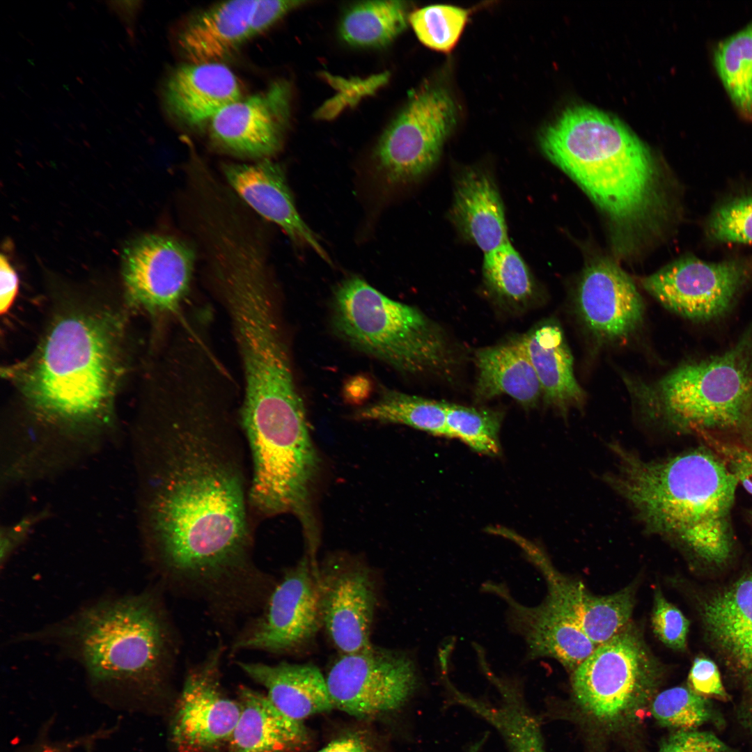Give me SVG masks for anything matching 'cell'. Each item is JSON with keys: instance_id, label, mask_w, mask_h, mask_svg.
I'll return each mask as SVG.
<instances>
[{"instance_id": "obj_1", "label": "cell", "mask_w": 752, "mask_h": 752, "mask_svg": "<svg viewBox=\"0 0 752 752\" xmlns=\"http://www.w3.org/2000/svg\"><path fill=\"white\" fill-rule=\"evenodd\" d=\"M150 382L148 558L164 587L205 603L231 599L261 574L240 389L221 361L193 352L165 359Z\"/></svg>"}, {"instance_id": "obj_2", "label": "cell", "mask_w": 752, "mask_h": 752, "mask_svg": "<svg viewBox=\"0 0 752 752\" xmlns=\"http://www.w3.org/2000/svg\"><path fill=\"white\" fill-rule=\"evenodd\" d=\"M161 588L101 597L15 641L55 648L77 663L95 687L157 692L173 673L180 652Z\"/></svg>"}, {"instance_id": "obj_3", "label": "cell", "mask_w": 752, "mask_h": 752, "mask_svg": "<svg viewBox=\"0 0 752 752\" xmlns=\"http://www.w3.org/2000/svg\"><path fill=\"white\" fill-rule=\"evenodd\" d=\"M123 322L98 306H72L56 315L38 347L13 368L28 404L64 423L107 419L124 371Z\"/></svg>"}, {"instance_id": "obj_4", "label": "cell", "mask_w": 752, "mask_h": 752, "mask_svg": "<svg viewBox=\"0 0 752 752\" xmlns=\"http://www.w3.org/2000/svg\"><path fill=\"white\" fill-rule=\"evenodd\" d=\"M613 481L650 528L674 535L709 565L729 561L738 482L710 448L657 462L625 453Z\"/></svg>"}, {"instance_id": "obj_5", "label": "cell", "mask_w": 752, "mask_h": 752, "mask_svg": "<svg viewBox=\"0 0 752 752\" xmlns=\"http://www.w3.org/2000/svg\"><path fill=\"white\" fill-rule=\"evenodd\" d=\"M540 144L613 221L629 225L649 213L657 196L655 163L619 119L593 107L572 106L542 131Z\"/></svg>"}, {"instance_id": "obj_6", "label": "cell", "mask_w": 752, "mask_h": 752, "mask_svg": "<svg viewBox=\"0 0 752 752\" xmlns=\"http://www.w3.org/2000/svg\"><path fill=\"white\" fill-rule=\"evenodd\" d=\"M331 320L341 340L400 373L445 375L454 364L449 341L437 324L358 276L334 290Z\"/></svg>"}, {"instance_id": "obj_7", "label": "cell", "mask_w": 752, "mask_h": 752, "mask_svg": "<svg viewBox=\"0 0 752 752\" xmlns=\"http://www.w3.org/2000/svg\"><path fill=\"white\" fill-rule=\"evenodd\" d=\"M632 389L650 414L680 430L704 434L744 428L752 407V324L723 354Z\"/></svg>"}, {"instance_id": "obj_8", "label": "cell", "mask_w": 752, "mask_h": 752, "mask_svg": "<svg viewBox=\"0 0 752 752\" xmlns=\"http://www.w3.org/2000/svg\"><path fill=\"white\" fill-rule=\"evenodd\" d=\"M662 668L631 622L572 672L581 708L597 721L618 726L634 720L652 699Z\"/></svg>"}, {"instance_id": "obj_9", "label": "cell", "mask_w": 752, "mask_h": 752, "mask_svg": "<svg viewBox=\"0 0 752 752\" xmlns=\"http://www.w3.org/2000/svg\"><path fill=\"white\" fill-rule=\"evenodd\" d=\"M457 113L444 87L421 86L379 138L373 155L377 173L393 186L422 177L437 162Z\"/></svg>"}, {"instance_id": "obj_10", "label": "cell", "mask_w": 752, "mask_h": 752, "mask_svg": "<svg viewBox=\"0 0 752 752\" xmlns=\"http://www.w3.org/2000/svg\"><path fill=\"white\" fill-rule=\"evenodd\" d=\"M318 567L304 556L274 585L261 609L238 631L231 652H290L315 634L322 621Z\"/></svg>"}, {"instance_id": "obj_11", "label": "cell", "mask_w": 752, "mask_h": 752, "mask_svg": "<svg viewBox=\"0 0 752 752\" xmlns=\"http://www.w3.org/2000/svg\"><path fill=\"white\" fill-rule=\"evenodd\" d=\"M334 707L368 719L395 711L418 686L414 661L400 652L374 648L340 654L325 676Z\"/></svg>"}, {"instance_id": "obj_12", "label": "cell", "mask_w": 752, "mask_h": 752, "mask_svg": "<svg viewBox=\"0 0 752 752\" xmlns=\"http://www.w3.org/2000/svg\"><path fill=\"white\" fill-rule=\"evenodd\" d=\"M196 255L186 242L166 235L143 236L127 246L123 275L132 305L164 324L185 310Z\"/></svg>"}, {"instance_id": "obj_13", "label": "cell", "mask_w": 752, "mask_h": 752, "mask_svg": "<svg viewBox=\"0 0 752 752\" xmlns=\"http://www.w3.org/2000/svg\"><path fill=\"white\" fill-rule=\"evenodd\" d=\"M224 646L218 645L187 671L171 723L178 752H217L228 745L241 705L224 691Z\"/></svg>"}, {"instance_id": "obj_14", "label": "cell", "mask_w": 752, "mask_h": 752, "mask_svg": "<svg viewBox=\"0 0 752 752\" xmlns=\"http://www.w3.org/2000/svg\"><path fill=\"white\" fill-rule=\"evenodd\" d=\"M752 276L741 259L708 263L679 259L643 279L644 289L664 308L684 318L707 321L724 314Z\"/></svg>"}, {"instance_id": "obj_15", "label": "cell", "mask_w": 752, "mask_h": 752, "mask_svg": "<svg viewBox=\"0 0 752 752\" xmlns=\"http://www.w3.org/2000/svg\"><path fill=\"white\" fill-rule=\"evenodd\" d=\"M291 102L290 84L274 81L264 91L242 98L217 113L210 120L211 139L229 153L267 159L283 145Z\"/></svg>"}, {"instance_id": "obj_16", "label": "cell", "mask_w": 752, "mask_h": 752, "mask_svg": "<svg viewBox=\"0 0 752 752\" xmlns=\"http://www.w3.org/2000/svg\"><path fill=\"white\" fill-rule=\"evenodd\" d=\"M510 540L543 576L547 595L574 620L596 647L612 639L630 623L635 598L634 585L611 595H593L580 581L561 573L539 545L517 533L511 534Z\"/></svg>"}, {"instance_id": "obj_17", "label": "cell", "mask_w": 752, "mask_h": 752, "mask_svg": "<svg viewBox=\"0 0 752 752\" xmlns=\"http://www.w3.org/2000/svg\"><path fill=\"white\" fill-rule=\"evenodd\" d=\"M318 586L322 624L340 654L372 646L376 597L367 569L335 559L318 571Z\"/></svg>"}, {"instance_id": "obj_18", "label": "cell", "mask_w": 752, "mask_h": 752, "mask_svg": "<svg viewBox=\"0 0 752 752\" xmlns=\"http://www.w3.org/2000/svg\"><path fill=\"white\" fill-rule=\"evenodd\" d=\"M483 591L506 605L509 628L524 641L527 661L551 658L572 672L595 649L581 628L549 596L529 606L515 600L502 583L486 581Z\"/></svg>"}, {"instance_id": "obj_19", "label": "cell", "mask_w": 752, "mask_h": 752, "mask_svg": "<svg viewBox=\"0 0 752 752\" xmlns=\"http://www.w3.org/2000/svg\"><path fill=\"white\" fill-rule=\"evenodd\" d=\"M577 301L585 325L601 341L627 338L643 322L644 304L634 282L607 260L595 262L585 269Z\"/></svg>"}, {"instance_id": "obj_20", "label": "cell", "mask_w": 752, "mask_h": 752, "mask_svg": "<svg viewBox=\"0 0 752 752\" xmlns=\"http://www.w3.org/2000/svg\"><path fill=\"white\" fill-rule=\"evenodd\" d=\"M223 174L232 189L253 210L276 224L296 245L313 249L331 260L315 233L296 208L284 171L269 158L251 164H224Z\"/></svg>"}, {"instance_id": "obj_21", "label": "cell", "mask_w": 752, "mask_h": 752, "mask_svg": "<svg viewBox=\"0 0 752 752\" xmlns=\"http://www.w3.org/2000/svg\"><path fill=\"white\" fill-rule=\"evenodd\" d=\"M700 613L709 642L743 680L752 672V572L708 597Z\"/></svg>"}, {"instance_id": "obj_22", "label": "cell", "mask_w": 752, "mask_h": 752, "mask_svg": "<svg viewBox=\"0 0 752 752\" xmlns=\"http://www.w3.org/2000/svg\"><path fill=\"white\" fill-rule=\"evenodd\" d=\"M165 100L182 122L197 125L242 98L241 85L221 63H187L176 68L165 86Z\"/></svg>"}, {"instance_id": "obj_23", "label": "cell", "mask_w": 752, "mask_h": 752, "mask_svg": "<svg viewBox=\"0 0 752 752\" xmlns=\"http://www.w3.org/2000/svg\"><path fill=\"white\" fill-rule=\"evenodd\" d=\"M450 217L459 233L485 253L508 242L503 202L490 174L468 168L455 179Z\"/></svg>"}, {"instance_id": "obj_24", "label": "cell", "mask_w": 752, "mask_h": 752, "mask_svg": "<svg viewBox=\"0 0 752 752\" xmlns=\"http://www.w3.org/2000/svg\"><path fill=\"white\" fill-rule=\"evenodd\" d=\"M241 713L226 752H300L311 737L303 721L279 710L263 693L240 686Z\"/></svg>"}, {"instance_id": "obj_25", "label": "cell", "mask_w": 752, "mask_h": 752, "mask_svg": "<svg viewBox=\"0 0 752 752\" xmlns=\"http://www.w3.org/2000/svg\"><path fill=\"white\" fill-rule=\"evenodd\" d=\"M236 663L249 678L267 691L266 695L279 710L293 719L303 721L334 707L326 678L313 664Z\"/></svg>"}, {"instance_id": "obj_26", "label": "cell", "mask_w": 752, "mask_h": 752, "mask_svg": "<svg viewBox=\"0 0 752 752\" xmlns=\"http://www.w3.org/2000/svg\"><path fill=\"white\" fill-rule=\"evenodd\" d=\"M256 1L221 2L201 11L180 31V51L191 63H221L249 39Z\"/></svg>"}, {"instance_id": "obj_27", "label": "cell", "mask_w": 752, "mask_h": 752, "mask_svg": "<svg viewBox=\"0 0 752 752\" xmlns=\"http://www.w3.org/2000/svg\"><path fill=\"white\" fill-rule=\"evenodd\" d=\"M519 338L535 371L545 402L563 412L582 406L586 393L574 377L573 357L561 327L546 320Z\"/></svg>"}, {"instance_id": "obj_28", "label": "cell", "mask_w": 752, "mask_h": 752, "mask_svg": "<svg viewBox=\"0 0 752 752\" xmlns=\"http://www.w3.org/2000/svg\"><path fill=\"white\" fill-rule=\"evenodd\" d=\"M475 396L481 401L506 395L524 407L542 395L540 383L519 340L479 349L475 354Z\"/></svg>"}, {"instance_id": "obj_29", "label": "cell", "mask_w": 752, "mask_h": 752, "mask_svg": "<svg viewBox=\"0 0 752 752\" xmlns=\"http://www.w3.org/2000/svg\"><path fill=\"white\" fill-rule=\"evenodd\" d=\"M489 680L500 696L496 706L469 696L463 698L462 705L494 726L509 752H545L540 725L524 701L518 680L494 673Z\"/></svg>"}, {"instance_id": "obj_30", "label": "cell", "mask_w": 752, "mask_h": 752, "mask_svg": "<svg viewBox=\"0 0 752 752\" xmlns=\"http://www.w3.org/2000/svg\"><path fill=\"white\" fill-rule=\"evenodd\" d=\"M409 6L402 1H368L350 7L339 26L342 40L363 48L384 47L409 23Z\"/></svg>"}, {"instance_id": "obj_31", "label": "cell", "mask_w": 752, "mask_h": 752, "mask_svg": "<svg viewBox=\"0 0 752 752\" xmlns=\"http://www.w3.org/2000/svg\"><path fill=\"white\" fill-rule=\"evenodd\" d=\"M361 421L401 424L438 437H448L446 402L382 387L377 398L356 412Z\"/></svg>"}, {"instance_id": "obj_32", "label": "cell", "mask_w": 752, "mask_h": 752, "mask_svg": "<svg viewBox=\"0 0 752 752\" xmlns=\"http://www.w3.org/2000/svg\"><path fill=\"white\" fill-rule=\"evenodd\" d=\"M717 72L740 115L752 120V22L714 49Z\"/></svg>"}, {"instance_id": "obj_33", "label": "cell", "mask_w": 752, "mask_h": 752, "mask_svg": "<svg viewBox=\"0 0 752 752\" xmlns=\"http://www.w3.org/2000/svg\"><path fill=\"white\" fill-rule=\"evenodd\" d=\"M483 276L489 293L508 305L525 306L536 292L527 265L509 242L485 253Z\"/></svg>"}, {"instance_id": "obj_34", "label": "cell", "mask_w": 752, "mask_h": 752, "mask_svg": "<svg viewBox=\"0 0 752 752\" xmlns=\"http://www.w3.org/2000/svg\"><path fill=\"white\" fill-rule=\"evenodd\" d=\"M651 712L661 726L677 730H695L708 723L719 726L723 721L710 700L689 686L660 692L652 700Z\"/></svg>"}, {"instance_id": "obj_35", "label": "cell", "mask_w": 752, "mask_h": 752, "mask_svg": "<svg viewBox=\"0 0 752 752\" xmlns=\"http://www.w3.org/2000/svg\"><path fill=\"white\" fill-rule=\"evenodd\" d=\"M448 437L461 440L475 451L495 456L500 452L501 413L446 402Z\"/></svg>"}, {"instance_id": "obj_36", "label": "cell", "mask_w": 752, "mask_h": 752, "mask_svg": "<svg viewBox=\"0 0 752 752\" xmlns=\"http://www.w3.org/2000/svg\"><path fill=\"white\" fill-rule=\"evenodd\" d=\"M468 10L451 5H431L411 13L409 23L418 40L428 47L450 52L467 23Z\"/></svg>"}, {"instance_id": "obj_37", "label": "cell", "mask_w": 752, "mask_h": 752, "mask_svg": "<svg viewBox=\"0 0 752 752\" xmlns=\"http://www.w3.org/2000/svg\"><path fill=\"white\" fill-rule=\"evenodd\" d=\"M706 233L714 242L752 244V194L716 207L708 218Z\"/></svg>"}, {"instance_id": "obj_38", "label": "cell", "mask_w": 752, "mask_h": 752, "mask_svg": "<svg viewBox=\"0 0 752 752\" xmlns=\"http://www.w3.org/2000/svg\"><path fill=\"white\" fill-rule=\"evenodd\" d=\"M651 620L654 633L664 645L675 650H685L689 621L659 588L654 593Z\"/></svg>"}, {"instance_id": "obj_39", "label": "cell", "mask_w": 752, "mask_h": 752, "mask_svg": "<svg viewBox=\"0 0 752 752\" xmlns=\"http://www.w3.org/2000/svg\"><path fill=\"white\" fill-rule=\"evenodd\" d=\"M709 448L724 463L738 484L752 495V448L720 440L710 434H702Z\"/></svg>"}, {"instance_id": "obj_40", "label": "cell", "mask_w": 752, "mask_h": 752, "mask_svg": "<svg viewBox=\"0 0 752 752\" xmlns=\"http://www.w3.org/2000/svg\"><path fill=\"white\" fill-rule=\"evenodd\" d=\"M658 752H740L714 733L697 729L676 730L661 744Z\"/></svg>"}, {"instance_id": "obj_41", "label": "cell", "mask_w": 752, "mask_h": 752, "mask_svg": "<svg viewBox=\"0 0 752 752\" xmlns=\"http://www.w3.org/2000/svg\"><path fill=\"white\" fill-rule=\"evenodd\" d=\"M689 687L698 695L710 699L728 701L726 691L716 664L706 657H696L689 675Z\"/></svg>"}, {"instance_id": "obj_42", "label": "cell", "mask_w": 752, "mask_h": 752, "mask_svg": "<svg viewBox=\"0 0 752 752\" xmlns=\"http://www.w3.org/2000/svg\"><path fill=\"white\" fill-rule=\"evenodd\" d=\"M305 1L290 0H256L249 30V38L267 30L292 10Z\"/></svg>"}, {"instance_id": "obj_43", "label": "cell", "mask_w": 752, "mask_h": 752, "mask_svg": "<svg viewBox=\"0 0 752 752\" xmlns=\"http://www.w3.org/2000/svg\"><path fill=\"white\" fill-rule=\"evenodd\" d=\"M0 312L6 313L14 302L18 291V277L5 256H1Z\"/></svg>"}, {"instance_id": "obj_44", "label": "cell", "mask_w": 752, "mask_h": 752, "mask_svg": "<svg viewBox=\"0 0 752 752\" xmlns=\"http://www.w3.org/2000/svg\"><path fill=\"white\" fill-rule=\"evenodd\" d=\"M316 752H377L368 739L357 734L336 738Z\"/></svg>"}, {"instance_id": "obj_45", "label": "cell", "mask_w": 752, "mask_h": 752, "mask_svg": "<svg viewBox=\"0 0 752 752\" xmlns=\"http://www.w3.org/2000/svg\"><path fill=\"white\" fill-rule=\"evenodd\" d=\"M743 685L737 718L741 726L752 736V672L743 679Z\"/></svg>"}, {"instance_id": "obj_46", "label": "cell", "mask_w": 752, "mask_h": 752, "mask_svg": "<svg viewBox=\"0 0 752 752\" xmlns=\"http://www.w3.org/2000/svg\"><path fill=\"white\" fill-rule=\"evenodd\" d=\"M72 746H73V744H64V745L61 744V745H56V746H45V747H43L42 749H38L36 752H63V751H66L68 750V749L70 748Z\"/></svg>"}, {"instance_id": "obj_47", "label": "cell", "mask_w": 752, "mask_h": 752, "mask_svg": "<svg viewBox=\"0 0 752 752\" xmlns=\"http://www.w3.org/2000/svg\"><path fill=\"white\" fill-rule=\"evenodd\" d=\"M746 426H747L748 429H749V430L751 432V434L752 435V407H751V412H750V414H749V419L747 421V423H746L745 427H746Z\"/></svg>"}]
</instances>
